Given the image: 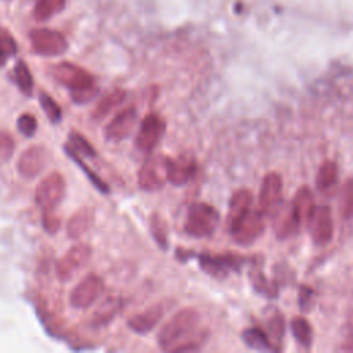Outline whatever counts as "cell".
I'll use <instances>...</instances> for the list:
<instances>
[{
	"instance_id": "cell-1",
	"label": "cell",
	"mask_w": 353,
	"mask_h": 353,
	"mask_svg": "<svg viewBox=\"0 0 353 353\" xmlns=\"http://www.w3.org/2000/svg\"><path fill=\"white\" fill-rule=\"evenodd\" d=\"M200 321V313L193 307L178 310L159 331L157 343L163 350H170L190 335Z\"/></svg>"
},
{
	"instance_id": "cell-2",
	"label": "cell",
	"mask_w": 353,
	"mask_h": 353,
	"mask_svg": "<svg viewBox=\"0 0 353 353\" xmlns=\"http://www.w3.org/2000/svg\"><path fill=\"white\" fill-rule=\"evenodd\" d=\"M219 221L221 216L215 207L207 203H193L189 207L183 229L192 237H208L214 234Z\"/></svg>"
},
{
	"instance_id": "cell-3",
	"label": "cell",
	"mask_w": 353,
	"mask_h": 353,
	"mask_svg": "<svg viewBox=\"0 0 353 353\" xmlns=\"http://www.w3.org/2000/svg\"><path fill=\"white\" fill-rule=\"evenodd\" d=\"M29 41L34 54L41 57H59L69 48L66 37L50 28H36L29 32Z\"/></svg>"
},
{
	"instance_id": "cell-4",
	"label": "cell",
	"mask_w": 353,
	"mask_h": 353,
	"mask_svg": "<svg viewBox=\"0 0 353 353\" xmlns=\"http://www.w3.org/2000/svg\"><path fill=\"white\" fill-rule=\"evenodd\" d=\"M66 192L65 178L61 172H51L44 176L34 189L36 205L41 210H55L63 200Z\"/></svg>"
},
{
	"instance_id": "cell-5",
	"label": "cell",
	"mask_w": 353,
	"mask_h": 353,
	"mask_svg": "<svg viewBox=\"0 0 353 353\" xmlns=\"http://www.w3.org/2000/svg\"><path fill=\"white\" fill-rule=\"evenodd\" d=\"M92 255L91 245L85 243L73 244L55 263V276L59 281L65 283L72 280L80 272Z\"/></svg>"
},
{
	"instance_id": "cell-6",
	"label": "cell",
	"mask_w": 353,
	"mask_h": 353,
	"mask_svg": "<svg viewBox=\"0 0 353 353\" xmlns=\"http://www.w3.org/2000/svg\"><path fill=\"white\" fill-rule=\"evenodd\" d=\"M168 157L163 154H150L146 157L138 171V185L142 190L154 192L164 186L167 179Z\"/></svg>"
},
{
	"instance_id": "cell-7",
	"label": "cell",
	"mask_w": 353,
	"mask_h": 353,
	"mask_svg": "<svg viewBox=\"0 0 353 353\" xmlns=\"http://www.w3.org/2000/svg\"><path fill=\"white\" fill-rule=\"evenodd\" d=\"M103 290V279L97 273H88L72 288L69 294V303L73 309H88L98 301Z\"/></svg>"
},
{
	"instance_id": "cell-8",
	"label": "cell",
	"mask_w": 353,
	"mask_h": 353,
	"mask_svg": "<svg viewBox=\"0 0 353 353\" xmlns=\"http://www.w3.org/2000/svg\"><path fill=\"white\" fill-rule=\"evenodd\" d=\"M50 73L55 81L66 87L69 91L81 90L97 84L94 76L88 70L68 61L52 65L50 68Z\"/></svg>"
},
{
	"instance_id": "cell-9",
	"label": "cell",
	"mask_w": 353,
	"mask_h": 353,
	"mask_svg": "<svg viewBox=\"0 0 353 353\" xmlns=\"http://www.w3.org/2000/svg\"><path fill=\"white\" fill-rule=\"evenodd\" d=\"M283 204V178L279 172H268L261 185L258 208L265 216H273Z\"/></svg>"
},
{
	"instance_id": "cell-10",
	"label": "cell",
	"mask_w": 353,
	"mask_h": 353,
	"mask_svg": "<svg viewBox=\"0 0 353 353\" xmlns=\"http://www.w3.org/2000/svg\"><path fill=\"white\" fill-rule=\"evenodd\" d=\"M165 132V121L157 113H149L139 124V130L135 137V145L139 150L150 153Z\"/></svg>"
},
{
	"instance_id": "cell-11",
	"label": "cell",
	"mask_w": 353,
	"mask_h": 353,
	"mask_svg": "<svg viewBox=\"0 0 353 353\" xmlns=\"http://www.w3.org/2000/svg\"><path fill=\"white\" fill-rule=\"evenodd\" d=\"M138 120V110L130 105L121 109L103 128V137L108 142H120L134 130Z\"/></svg>"
},
{
	"instance_id": "cell-12",
	"label": "cell",
	"mask_w": 353,
	"mask_h": 353,
	"mask_svg": "<svg viewBox=\"0 0 353 353\" xmlns=\"http://www.w3.org/2000/svg\"><path fill=\"white\" fill-rule=\"evenodd\" d=\"M265 215L261 212L259 208H251L250 212L241 219V222L236 226V229L230 233L233 240L237 244L248 245L252 244L265 229Z\"/></svg>"
},
{
	"instance_id": "cell-13",
	"label": "cell",
	"mask_w": 353,
	"mask_h": 353,
	"mask_svg": "<svg viewBox=\"0 0 353 353\" xmlns=\"http://www.w3.org/2000/svg\"><path fill=\"white\" fill-rule=\"evenodd\" d=\"M47 163V152L41 145H32L26 148L17 160V171L25 179L39 176Z\"/></svg>"
},
{
	"instance_id": "cell-14",
	"label": "cell",
	"mask_w": 353,
	"mask_h": 353,
	"mask_svg": "<svg viewBox=\"0 0 353 353\" xmlns=\"http://www.w3.org/2000/svg\"><path fill=\"white\" fill-rule=\"evenodd\" d=\"M244 258L232 254L225 255H208L199 256L200 268L212 277H226L230 272H237L243 266Z\"/></svg>"
},
{
	"instance_id": "cell-15",
	"label": "cell",
	"mask_w": 353,
	"mask_h": 353,
	"mask_svg": "<svg viewBox=\"0 0 353 353\" xmlns=\"http://www.w3.org/2000/svg\"><path fill=\"white\" fill-rule=\"evenodd\" d=\"M168 306H170L168 301H161L150 305L143 312L137 313L127 320L128 328L135 334H141V335L148 334L159 324V321L165 314Z\"/></svg>"
},
{
	"instance_id": "cell-16",
	"label": "cell",
	"mask_w": 353,
	"mask_h": 353,
	"mask_svg": "<svg viewBox=\"0 0 353 353\" xmlns=\"http://www.w3.org/2000/svg\"><path fill=\"white\" fill-rule=\"evenodd\" d=\"M310 237L314 244L325 245L331 241L334 234V222L331 210L327 205H319L314 208L309 222Z\"/></svg>"
},
{
	"instance_id": "cell-17",
	"label": "cell",
	"mask_w": 353,
	"mask_h": 353,
	"mask_svg": "<svg viewBox=\"0 0 353 353\" xmlns=\"http://www.w3.org/2000/svg\"><path fill=\"white\" fill-rule=\"evenodd\" d=\"M197 171V163L193 154L181 153L176 157H168L167 179L174 186L186 185Z\"/></svg>"
},
{
	"instance_id": "cell-18",
	"label": "cell",
	"mask_w": 353,
	"mask_h": 353,
	"mask_svg": "<svg viewBox=\"0 0 353 353\" xmlns=\"http://www.w3.org/2000/svg\"><path fill=\"white\" fill-rule=\"evenodd\" d=\"M252 208V193L248 189L236 190L229 200V210L226 216V228L229 233H232L236 226L241 222V219L250 212Z\"/></svg>"
},
{
	"instance_id": "cell-19",
	"label": "cell",
	"mask_w": 353,
	"mask_h": 353,
	"mask_svg": "<svg viewBox=\"0 0 353 353\" xmlns=\"http://www.w3.org/2000/svg\"><path fill=\"white\" fill-rule=\"evenodd\" d=\"M314 208H316V204H314V196L312 189L306 185L301 186L291 201V210L299 226L309 225Z\"/></svg>"
},
{
	"instance_id": "cell-20",
	"label": "cell",
	"mask_w": 353,
	"mask_h": 353,
	"mask_svg": "<svg viewBox=\"0 0 353 353\" xmlns=\"http://www.w3.org/2000/svg\"><path fill=\"white\" fill-rule=\"evenodd\" d=\"M95 222V211L92 207H81L79 208L66 223V234L72 240H77L83 237Z\"/></svg>"
},
{
	"instance_id": "cell-21",
	"label": "cell",
	"mask_w": 353,
	"mask_h": 353,
	"mask_svg": "<svg viewBox=\"0 0 353 353\" xmlns=\"http://www.w3.org/2000/svg\"><path fill=\"white\" fill-rule=\"evenodd\" d=\"M127 97V91L123 88H114L106 92L103 97L98 99L94 109L91 110V120L101 121L106 116H109L116 108H119Z\"/></svg>"
},
{
	"instance_id": "cell-22",
	"label": "cell",
	"mask_w": 353,
	"mask_h": 353,
	"mask_svg": "<svg viewBox=\"0 0 353 353\" xmlns=\"http://www.w3.org/2000/svg\"><path fill=\"white\" fill-rule=\"evenodd\" d=\"M272 218L274 219V233L279 240L288 239L290 236L295 234L296 230L299 229V223L296 222L292 214L291 204H287V205L281 204Z\"/></svg>"
},
{
	"instance_id": "cell-23",
	"label": "cell",
	"mask_w": 353,
	"mask_h": 353,
	"mask_svg": "<svg viewBox=\"0 0 353 353\" xmlns=\"http://www.w3.org/2000/svg\"><path fill=\"white\" fill-rule=\"evenodd\" d=\"M123 307V301L119 296H108L105 301L99 303V306L94 310L91 316L90 324L95 328L103 327L109 324L121 310Z\"/></svg>"
},
{
	"instance_id": "cell-24",
	"label": "cell",
	"mask_w": 353,
	"mask_h": 353,
	"mask_svg": "<svg viewBox=\"0 0 353 353\" xmlns=\"http://www.w3.org/2000/svg\"><path fill=\"white\" fill-rule=\"evenodd\" d=\"M63 150H65V153L79 165V168L85 174L87 179L91 182V185H92L99 193L108 194V193L110 192L109 185H108L94 170H91V167L87 165V163L81 159V156H80L69 143H65V145H63Z\"/></svg>"
},
{
	"instance_id": "cell-25",
	"label": "cell",
	"mask_w": 353,
	"mask_h": 353,
	"mask_svg": "<svg viewBox=\"0 0 353 353\" xmlns=\"http://www.w3.org/2000/svg\"><path fill=\"white\" fill-rule=\"evenodd\" d=\"M241 339L243 342L245 343V346H248L250 349H254V350H259V352H270V350H277L268 332H265L263 330L258 328V327H250V328H245L243 332H241Z\"/></svg>"
},
{
	"instance_id": "cell-26",
	"label": "cell",
	"mask_w": 353,
	"mask_h": 353,
	"mask_svg": "<svg viewBox=\"0 0 353 353\" xmlns=\"http://www.w3.org/2000/svg\"><path fill=\"white\" fill-rule=\"evenodd\" d=\"M12 80L22 95L32 97L34 80H33V74H32L28 63L23 59H18L15 62L14 69H12Z\"/></svg>"
},
{
	"instance_id": "cell-27",
	"label": "cell",
	"mask_w": 353,
	"mask_h": 353,
	"mask_svg": "<svg viewBox=\"0 0 353 353\" xmlns=\"http://www.w3.org/2000/svg\"><path fill=\"white\" fill-rule=\"evenodd\" d=\"M338 181V165L332 160H324L317 171L316 188L320 192L330 190Z\"/></svg>"
},
{
	"instance_id": "cell-28",
	"label": "cell",
	"mask_w": 353,
	"mask_h": 353,
	"mask_svg": "<svg viewBox=\"0 0 353 353\" xmlns=\"http://www.w3.org/2000/svg\"><path fill=\"white\" fill-rule=\"evenodd\" d=\"M66 0H36L33 7V18L37 22H44L61 12L65 8Z\"/></svg>"
},
{
	"instance_id": "cell-29",
	"label": "cell",
	"mask_w": 353,
	"mask_h": 353,
	"mask_svg": "<svg viewBox=\"0 0 353 353\" xmlns=\"http://www.w3.org/2000/svg\"><path fill=\"white\" fill-rule=\"evenodd\" d=\"M291 331L295 341L302 346L309 349L313 343V328L310 323L303 316H295L291 320Z\"/></svg>"
},
{
	"instance_id": "cell-30",
	"label": "cell",
	"mask_w": 353,
	"mask_h": 353,
	"mask_svg": "<svg viewBox=\"0 0 353 353\" xmlns=\"http://www.w3.org/2000/svg\"><path fill=\"white\" fill-rule=\"evenodd\" d=\"M149 229L152 233V237L157 243V245L163 250L168 248V229L167 223L163 219V216L159 212H152L149 218Z\"/></svg>"
},
{
	"instance_id": "cell-31",
	"label": "cell",
	"mask_w": 353,
	"mask_h": 353,
	"mask_svg": "<svg viewBox=\"0 0 353 353\" xmlns=\"http://www.w3.org/2000/svg\"><path fill=\"white\" fill-rule=\"evenodd\" d=\"M250 280H251V284L254 287V290L266 296V298H276L279 291H277V287L273 281H270L262 270L256 269V270H251L250 272Z\"/></svg>"
},
{
	"instance_id": "cell-32",
	"label": "cell",
	"mask_w": 353,
	"mask_h": 353,
	"mask_svg": "<svg viewBox=\"0 0 353 353\" xmlns=\"http://www.w3.org/2000/svg\"><path fill=\"white\" fill-rule=\"evenodd\" d=\"M39 103L46 114V117L50 120L52 124H59L62 120V109L59 103L47 92L40 91L39 92Z\"/></svg>"
},
{
	"instance_id": "cell-33",
	"label": "cell",
	"mask_w": 353,
	"mask_h": 353,
	"mask_svg": "<svg viewBox=\"0 0 353 353\" xmlns=\"http://www.w3.org/2000/svg\"><path fill=\"white\" fill-rule=\"evenodd\" d=\"M18 52V44L12 34L4 29L0 28V68H3L10 57H14Z\"/></svg>"
},
{
	"instance_id": "cell-34",
	"label": "cell",
	"mask_w": 353,
	"mask_h": 353,
	"mask_svg": "<svg viewBox=\"0 0 353 353\" xmlns=\"http://www.w3.org/2000/svg\"><path fill=\"white\" fill-rule=\"evenodd\" d=\"M69 145L80 154V156H85V157H95L97 156V150L95 148L91 145V142L81 135L79 131H70L69 134Z\"/></svg>"
},
{
	"instance_id": "cell-35",
	"label": "cell",
	"mask_w": 353,
	"mask_h": 353,
	"mask_svg": "<svg viewBox=\"0 0 353 353\" xmlns=\"http://www.w3.org/2000/svg\"><path fill=\"white\" fill-rule=\"evenodd\" d=\"M17 130L26 138H33L37 131V120L30 113H22L17 119Z\"/></svg>"
},
{
	"instance_id": "cell-36",
	"label": "cell",
	"mask_w": 353,
	"mask_h": 353,
	"mask_svg": "<svg viewBox=\"0 0 353 353\" xmlns=\"http://www.w3.org/2000/svg\"><path fill=\"white\" fill-rule=\"evenodd\" d=\"M205 343V335L200 334V335H188L185 339H182L181 342H178L175 346H172L170 350L171 352H192V350H197L201 347V345Z\"/></svg>"
},
{
	"instance_id": "cell-37",
	"label": "cell",
	"mask_w": 353,
	"mask_h": 353,
	"mask_svg": "<svg viewBox=\"0 0 353 353\" xmlns=\"http://www.w3.org/2000/svg\"><path fill=\"white\" fill-rule=\"evenodd\" d=\"M99 94V88L97 84L91 85V87H85L81 90H74V91H69L70 95V101L74 105H85L88 102H91L92 99L97 98V95Z\"/></svg>"
},
{
	"instance_id": "cell-38",
	"label": "cell",
	"mask_w": 353,
	"mask_h": 353,
	"mask_svg": "<svg viewBox=\"0 0 353 353\" xmlns=\"http://www.w3.org/2000/svg\"><path fill=\"white\" fill-rule=\"evenodd\" d=\"M41 226L48 234H57L61 229V216L55 210L41 211Z\"/></svg>"
},
{
	"instance_id": "cell-39",
	"label": "cell",
	"mask_w": 353,
	"mask_h": 353,
	"mask_svg": "<svg viewBox=\"0 0 353 353\" xmlns=\"http://www.w3.org/2000/svg\"><path fill=\"white\" fill-rule=\"evenodd\" d=\"M342 215L346 219H353V178L347 179L343 185Z\"/></svg>"
},
{
	"instance_id": "cell-40",
	"label": "cell",
	"mask_w": 353,
	"mask_h": 353,
	"mask_svg": "<svg viewBox=\"0 0 353 353\" xmlns=\"http://www.w3.org/2000/svg\"><path fill=\"white\" fill-rule=\"evenodd\" d=\"M14 150V138L6 131H0V163H7L12 157Z\"/></svg>"
},
{
	"instance_id": "cell-41",
	"label": "cell",
	"mask_w": 353,
	"mask_h": 353,
	"mask_svg": "<svg viewBox=\"0 0 353 353\" xmlns=\"http://www.w3.org/2000/svg\"><path fill=\"white\" fill-rule=\"evenodd\" d=\"M268 335L272 341V343H279L283 338V334H284V320H283V316L280 314H276L270 319L269 324H268Z\"/></svg>"
},
{
	"instance_id": "cell-42",
	"label": "cell",
	"mask_w": 353,
	"mask_h": 353,
	"mask_svg": "<svg viewBox=\"0 0 353 353\" xmlns=\"http://www.w3.org/2000/svg\"><path fill=\"white\" fill-rule=\"evenodd\" d=\"M313 295H314V291L307 287V285H302L299 288V294H298V303H299V307L305 312H309L312 305H313Z\"/></svg>"
},
{
	"instance_id": "cell-43",
	"label": "cell",
	"mask_w": 353,
	"mask_h": 353,
	"mask_svg": "<svg viewBox=\"0 0 353 353\" xmlns=\"http://www.w3.org/2000/svg\"><path fill=\"white\" fill-rule=\"evenodd\" d=\"M7 1H10V0H7Z\"/></svg>"
}]
</instances>
